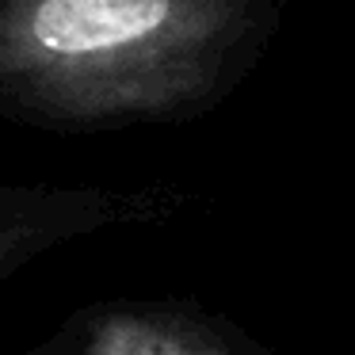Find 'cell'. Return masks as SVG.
Returning <instances> with one entry per match:
<instances>
[{"label":"cell","mask_w":355,"mask_h":355,"mask_svg":"<svg viewBox=\"0 0 355 355\" xmlns=\"http://www.w3.org/2000/svg\"><path fill=\"white\" fill-rule=\"evenodd\" d=\"M271 0H0V111L54 126L168 119L222 96Z\"/></svg>","instance_id":"6da1fadb"},{"label":"cell","mask_w":355,"mask_h":355,"mask_svg":"<svg viewBox=\"0 0 355 355\" xmlns=\"http://www.w3.org/2000/svg\"><path fill=\"white\" fill-rule=\"evenodd\" d=\"M146 218V199L107 191H12L0 187V275L16 271L58 241L115 222Z\"/></svg>","instance_id":"7a4b0ae2"},{"label":"cell","mask_w":355,"mask_h":355,"mask_svg":"<svg viewBox=\"0 0 355 355\" xmlns=\"http://www.w3.org/2000/svg\"><path fill=\"white\" fill-rule=\"evenodd\" d=\"M80 355H237L202 321L161 309H119L88 332Z\"/></svg>","instance_id":"3957f363"}]
</instances>
